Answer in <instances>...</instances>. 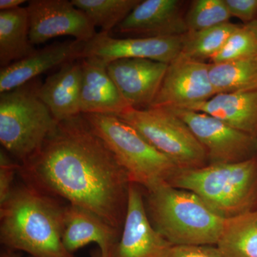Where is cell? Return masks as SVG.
I'll return each mask as SVG.
<instances>
[{
  "label": "cell",
  "instance_id": "1",
  "mask_svg": "<svg viewBox=\"0 0 257 257\" xmlns=\"http://www.w3.org/2000/svg\"><path fill=\"white\" fill-rule=\"evenodd\" d=\"M18 175L24 184L92 211L121 232L131 182L82 114L59 121L20 164Z\"/></svg>",
  "mask_w": 257,
  "mask_h": 257
},
{
  "label": "cell",
  "instance_id": "2",
  "mask_svg": "<svg viewBox=\"0 0 257 257\" xmlns=\"http://www.w3.org/2000/svg\"><path fill=\"white\" fill-rule=\"evenodd\" d=\"M64 205L24 184L0 204V241L34 257H74L62 242Z\"/></svg>",
  "mask_w": 257,
  "mask_h": 257
},
{
  "label": "cell",
  "instance_id": "3",
  "mask_svg": "<svg viewBox=\"0 0 257 257\" xmlns=\"http://www.w3.org/2000/svg\"><path fill=\"white\" fill-rule=\"evenodd\" d=\"M147 215L172 246H216L224 218L190 191L164 184L147 191Z\"/></svg>",
  "mask_w": 257,
  "mask_h": 257
},
{
  "label": "cell",
  "instance_id": "4",
  "mask_svg": "<svg viewBox=\"0 0 257 257\" xmlns=\"http://www.w3.org/2000/svg\"><path fill=\"white\" fill-rule=\"evenodd\" d=\"M170 185L190 191L225 219L257 209V155L243 162L180 170Z\"/></svg>",
  "mask_w": 257,
  "mask_h": 257
},
{
  "label": "cell",
  "instance_id": "5",
  "mask_svg": "<svg viewBox=\"0 0 257 257\" xmlns=\"http://www.w3.org/2000/svg\"><path fill=\"white\" fill-rule=\"evenodd\" d=\"M114 154L131 183L147 191L170 183L180 171L168 157L150 145L131 125L113 115L83 114Z\"/></svg>",
  "mask_w": 257,
  "mask_h": 257
},
{
  "label": "cell",
  "instance_id": "6",
  "mask_svg": "<svg viewBox=\"0 0 257 257\" xmlns=\"http://www.w3.org/2000/svg\"><path fill=\"white\" fill-rule=\"evenodd\" d=\"M37 79L0 94V143L19 163L41 147L58 121L39 97Z\"/></svg>",
  "mask_w": 257,
  "mask_h": 257
},
{
  "label": "cell",
  "instance_id": "7",
  "mask_svg": "<svg viewBox=\"0 0 257 257\" xmlns=\"http://www.w3.org/2000/svg\"><path fill=\"white\" fill-rule=\"evenodd\" d=\"M118 117L135 128L181 170L208 165L207 155L187 124L168 109L130 108Z\"/></svg>",
  "mask_w": 257,
  "mask_h": 257
},
{
  "label": "cell",
  "instance_id": "8",
  "mask_svg": "<svg viewBox=\"0 0 257 257\" xmlns=\"http://www.w3.org/2000/svg\"><path fill=\"white\" fill-rule=\"evenodd\" d=\"M168 110L190 128L205 150L208 165L235 163L256 156V138L206 113L184 109Z\"/></svg>",
  "mask_w": 257,
  "mask_h": 257
},
{
  "label": "cell",
  "instance_id": "9",
  "mask_svg": "<svg viewBox=\"0 0 257 257\" xmlns=\"http://www.w3.org/2000/svg\"><path fill=\"white\" fill-rule=\"evenodd\" d=\"M214 95L209 63L179 55L169 64L156 97L149 108L189 109Z\"/></svg>",
  "mask_w": 257,
  "mask_h": 257
},
{
  "label": "cell",
  "instance_id": "10",
  "mask_svg": "<svg viewBox=\"0 0 257 257\" xmlns=\"http://www.w3.org/2000/svg\"><path fill=\"white\" fill-rule=\"evenodd\" d=\"M27 7L32 45H41L60 36L89 42L97 32L92 22L68 0H32Z\"/></svg>",
  "mask_w": 257,
  "mask_h": 257
},
{
  "label": "cell",
  "instance_id": "11",
  "mask_svg": "<svg viewBox=\"0 0 257 257\" xmlns=\"http://www.w3.org/2000/svg\"><path fill=\"white\" fill-rule=\"evenodd\" d=\"M185 37L186 35L121 39L101 32L84 43L82 59L92 57L106 64L119 59H147L170 64L180 55Z\"/></svg>",
  "mask_w": 257,
  "mask_h": 257
},
{
  "label": "cell",
  "instance_id": "12",
  "mask_svg": "<svg viewBox=\"0 0 257 257\" xmlns=\"http://www.w3.org/2000/svg\"><path fill=\"white\" fill-rule=\"evenodd\" d=\"M140 187L130 184L124 224L112 257H165L172 246L152 224Z\"/></svg>",
  "mask_w": 257,
  "mask_h": 257
},
{
  "label": "cell",
  "instance_id": "13",
  "mask_svg": "<svg viewBox=\"0 0 257 257\" xmlns=\"http://www.w3.org/2000/svg\"><path fill=\"white\" fill-rule=\"evenodd\" d=\"M168 64L147 59H119L107 64V72L132 107H150L161 87Z\"/></svg>",
  "mask_w": 257,
  "mask_h": 257
},
{
  "label": "cell",
  "instance_id": "14",
  "mask_svg": "<svg viewBox=\"0 0 257 257\" xmlns=\"http://www.w3.org/2000/svg\"><path fill=\"white\" fill-rule=\"evenodd\" d=\"M184 3L179 0L140 1L115 31L140 37L182 36L188 33Z\"/></svg>",
  "mask_w": 257,
  "mask_h": 257
},
{
  "label": "cell",
  "instance_id": "15",
  "mask_svg": "<svg viewBox=\"0 0 257 257\" xmlns=\"http://www.w3.org/2000/svg\"><path fill=\"white\" fill-rule=\"evenodd\" d=\"M121 233L92 211L72 204L64 206L62 242L70 253L95 243L101 256L112 257Z\"/></svg>",
  "mask_w": 257,
  "mask_h": 257
},
{
  "label": "cell",
  "instance_id": "16",
  "mask_svg": "<svg viewBox=\"0 0 257 257\" xmlns=\"http://www.w3.org/2000/svg\"><path fill=\"white\" fill-rule=\"evenodd\" d=\"M84 42L52 44L0 69V94L13 90L58 66L82 59Z\"/></svg>",
  "mask_w": 257,
  "mask_h": 257
},
{
  "label": "cell",
  "instance_id": "17",
  "mask_svg": "<svg viewBox=\"0 0 257 257\" xmlns=\"http://www.w3.org/2000/svg\"><path fill=\"white\" fill-rule=\"evenodd\" d=\"M81 64L80 111L82 114L119 116L132 108L108 73L107 64L92 57L82 59Z\"/></svg>",
  "mask_w": 257,
  "mask_h": 257
},
{
  "label": "cell",
  "instance_id": "18",
  "mask_svg": "<svg viewBox=\"0 0 257 257\" xmlns=\"http://www.w3.org/2000/svg\"><path fill=\"white\" fill-rule=\"evenodd\" d=\"M81 60L68 62L40 84L37 94L57 121L82 114Z\"/></svg>",
  "mask_w": 257,
  "mask_h": 257
},
{
  "label": "cell",
  "instance_id": "19",
  "mask_svg": "<svg viewBox=\"0 0 257 257\" xmlns=\"http://www.w3.org/2000/svg\"><path fill=\"white\" fill-rule=\"evenodd\" d=\"M189 109L211 115L257 138V90L217 94Z\"/></svg>",
  "mask_w": 257,
  "mask_h": 257
},
{
  "label": "cell",
  "instance_id": "20",
  "mask_svg": "<svg viewBox=\"0 0 257 257\" xmlns=\"http://www.w3.org/2000/svg\"><path fill=\"white\" fill-rule=\"evenodd\" d=\"M36 49L30 40L27 8L0 11V66L5 67L28 57Z\"/></svg>",
  "mask_w": 257,
  "mask_h": 257
},
{
  "label": "cell",
  "instance_id": "21",
  "mask_svg": "<svg viewBox=\"0 0 257 257\" xmlns=\"http://www.w3.org/2000/svg\"><path fill=\"white\" fill-rule=\"evenodd\" d=\"M216 246L221 257H257V209L225 219Z\"/></svg>",
  "mask_w": 257,
  "mask_h": 257
},
{
  "label": "cell",
  "instance_id": "22",
  "mask_svg": "<svg viewBox=\"0 0 257 257\" xmlns=\"http://www.w3.org/2000/svg\"><path fill=\"white\" fill-rule=\"evenodd\" d=\"M209 77L216 94L257 90V54L225 63H209Z\"/></svg>",
  "mask_w": 257,
  "mask_h": 257
},
{
  "label": "cell",
  "instance_id": "23",
  "mask_svg": "<svg viewBox=\"0 0 257 257\" xmlns=\"http://www.w3.org/2000/svg\"><path fill=\"white\" fill-rule=\"evenodd\" d=\"M239 27L235 24L226 23L207 30L188 32L186 34L180 56L199 62L210 61Z\"/></svg>",
  "mask_w": 257,
  "mask_h": 257
},
{
  "label": "cell",
  "instance_id": "24",
  "mask_svg": "<svg viewBox=\"0 0 257 257\" xmlns=\"http://www.w3.org/2000/svg\"><path fill=\"white\" fill-rule=\"evenodd\" d=\"M141 0H72L94 26L108 32L116 28Z\"/></svg>",
  "mask_w": 257,
  "mask_h": 257
},
{
  "label": "cell",
  "instance_id": "25",
  "mask_svg": "<svg viewBox=\"0 0 257 257\" xmlns=\"http://www.w3.org/2000/svg\"><path fill=\"white\" fill-rule=\"evenodd\" d=\"M231 15L225 0H195L185 13L188 32H195L229 23Z\"/></svg>",
  "mask_w": 257,
  "mask_h": 257
},
{
  "label": "cell",
  "instance_id": "26",
  "mask_svg": "<svg viewBox=\"0 0 257 257\" xmlns=\"http://www.w3.org/2000/svg\"><path fill=\"white\" fill-rule=\"evenodd\" d=\"M257 54V40L254 34L244 25L235 30L219 52L209 63L220 64L241 60Z\"/></svg>",
  "mask_w": 257,
  "mask_h": 257
},
{
  "label": "cell",
  "instance_id": "27",
  "mask_svg": "<svg viewBox=\"0 0 257 257\" xmlns=\"http://www.w3.org/2000/svg\"><path fill=\"white\" fill-rule=\"evenodd\" d=\"M20 163H15L8 155L1 150L0 152V204L9 197L14 188L13 181L18 174Z\"/></svg>",
  "mask_w": 257,
  "mask_h": 257
},
{
  "label": "cell",
  "instance_id": "28",
  "mask_svg": "<svg viewBox=\"0 0 257 257\" xmlns=\"http://www.w3.org/2000/svg\"><path fill=\"white\" fill-rule=\"evenodd\" d=\"M231 17L239 19L244 25L257 19V0H225Z\"/></svg>",
  "mask_w": 257,
  "mask_h": 257
},
{
  "label": "cell",
  "instance_id": "29",
  "mask_svg": "<svg viewBox=\"0 0 257 257\" xmlns=\"http://www.w3.org/2000/svg\"><path fill=\"white\" fill-rule=\"evenodd\" d=\"M165 257H221L216 246H172Z\"/></svg>",
  "mask_w": 257,
  "mask_h": 257
},
{
  "label": "cell",
  "instance_id": "30",
  "mask_svg": "<svg viewBox=\"0 0 257 257\" xmlns=\"http://www.w3.org/2000/svg\"><path fill=\"white\" fill-rule=\"evenodd\" d=\"M25 3V0H0V11L16 9Z\"/></svg>",
  "mask_w": 257,
  "mask_h": 257
},
{
  "label": "cell",
  "instance_id": "31",
  "mask_svg": "<svg viewBox=\"0 0 257 257\" xmlns=\"http://www.w3.org/2000/svg\"><path fill=\"white\" fill-rule=\"evenodd\" d=\"M246 28L249 29L251 32L254 34L255 37H256L257 40V19L254 21L252 22V23L247 24V25H244Z\"/></svg>",
  "mask_w": 257,
  "mask_h": 257
},
{
  "label": "cell",
  "instance_id": "32",
  "mask_svg": "<svg viewBox=\"0 0 257 257\" xmlns=\"http://www.w3.org/2000/svg\"><path fill=\"white\" fill-rule=\"evenodd\" d=\"M91 257H102L101 256V253L99 251V248L98 249L93 250L90 253Z\"/></svg>",
  "mask_w": 257,
  "mask_h": 257
},
{
  "label": "cell",
  "instance_id": "33",
  "mask_svg": "<svg viewBox=\"0 0 257 257\" xmlns=\"http://www.w3.org/2000/svg\"><path fill=\"white\" fill-rule=\"evenodd\" d=\"M1 257H20L19 256H17V255L13 254V253H4V254L2 255Z\"/></svg>",
  "mask_w": 257,
  "mask_h": 257
}]
</instances>
